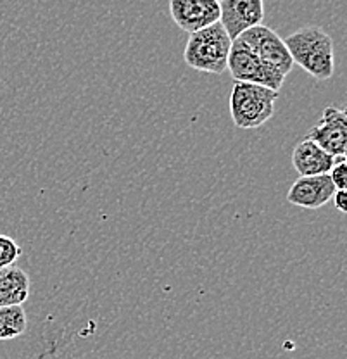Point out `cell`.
<instances>
[{
	"label": "cell",
	"instance_id": "obj_7",
	"mask_svg": "<svg viewBox=\"0 0 347 359\" xmlns=\"http://www.w3.org/2000/svg\"><path fill=\"white\" fill-rule=\"evenodd\" d=\"M264 0H219V25L230 40L263 25Z\"/></svg>",
	"mask_w": 347,
	"mask_h": 359
},
{
	"label": "cell",
	"instance_id": "obj_8",
	"mask_svg": "<svg viewBox=\"0 0 347 359\" xmlns=\"http://www.w3.org/2000/svg\"><path fill=\"white\" fill-rule=\"evenodd\" d=\"M170 14L175 25L190 35L219 22V0H170Z\"/></svg>",
	"mask_w": 347,
	"mask_h": 359
},
{
	"label": "cell",
	"instance_id": "obj_9",
	"mask_svg": "<svg viewBox=\"0 0 347 359\" xmlns=\"http://www.w3.org/2000/svg\"><path fill=\"white\" fill-rule=\"evenodd\" d=\"M335 187L328 175L299 177L287 194V201L302 209H320L332 201Z\"/></svg>",
	"mask_w": 347,
	"mask_h": 359
},
{
	"label": "cell",
	"instance_id": "obj_15",
	"mask_svg": "<svg viewBox=\"0 0 347 359\" xmlns=\"http://www.w3.org/2000/svg\"><path fill=\"white\" fill-rule=\"evenodd\" d=\"M334 204L335 208H337V211H341L342 215H346L347 212V192L346 190H335L334 194Z\"/></svg>",
	"mask_w": 347,
	"mask_h": 359
},
{
	"label": "cell",
	"instance_id": "obj_12",
	"mask_svg": "<svg viewBox=\"0 0 347 359\" xmlns=\"http://www.w3.org/2000/svg\"><path fill=\"white\" fill-rule=\"evenodd\" d=\"M28 328L23 306H6L0 308V340H11L21 337Z\"/></svg>",
	"mask_w": 347,
	"mask_h": 359
},
{
	"label": "cell",
	"instance_id": "obj_13",
	"mask_svg": "<svg viewBox=\"0 0 347 359\" xmlns=\"http://www.w3.org/2000/svg\"><path fill=\"white\" fill-rule=\"evenodd\" d=\"M21 254L23 250L14 238L0 233V269L16 266V261L20 259Z\"/></svg>",
	"mask_w": 347,
	"mask_h": 359
},
{
	"label": "cell",
	"instance_id": "obj_14",
	"mask_svg": "<svg viewBox=\"0 0 347 359\" xmlns=\"http://www.w3.org/2000/svg\"><path fill=\"white\" fill-rule=\"evenodd\" d=\"M332 183H334L335 190H346L347 187V163H346V157H335V164L332 166L330 173Z\"/></svg>",
	"mask_w": 347,
	"mask_h": 359
},
{
	"label": "cell",
	"instance_id": "obj_1",
	"mask_svg": "<svg viewBox=\"0 0 347 359\" xmlns=\"http://www.w3.org/2000/svg\"><path fill=\"white\" fill-rule=\"evenodd\" d=\"M294 65H299L309 76L327 81L335 73L334 40L320 26H304L283 39Z\"/></svg>",
	"mask_w": 347,
	"mask_h": 359
},
{
	"label": "cell",
	"instance_id": "obj_3",
	"mask_svg": "<svg viewBox=\"0 0 347 359\" xmlns=\"http://www.w3.org/2000/svg\"><path fill=\"white\" fill-rule=\"evenodd\" d=\"M278 92L256 83L235 81L230 93V116L237 128H259L275 114Z\"/></svg>",
	"mask_w": 347,
	"mask_h": 359
},
{
	"label": "cell",
	"instance_id": "obj_5",
	"mask_svg": "<svg viewBox=\"0 0 347 359\" xmlns=\"http://www.w3.org/2000/svg\"><path fill=\"white\" fill-rule=\"evenodd\" d=\"M238 39L254 52L263 65L280 71L283 76L290 73L294 66L292 57L287 50L283 39H280L278 33H275L271 28L264 25L254 26V28L242 33Z\"/></svg>",
	"mask_w": 347,
	"mask_h": 359
},
{
	"label": "cell",
	"instance_id": "obj_2",
	"mask_svg": "<svg viewBox=\"0 0 347 359\" xmlns=\"http://www.w3.org/2000/svg\"><path fill=\"white\" fill-rule=\"evenodd\" d=\"M231 40L219 22L190 33L184 57L192 69L209 74H223L229 62Z\"/></svg>",
	"mask_w": 347,
	"mask_h": 359
},
{
	"label": "cell",
	"instance_id": "obj_6",
	"mask_svg": "<svg viewBox=\"0 0 347 359\" xmlns=\"http://www.w3.org/2000/svg\"><path fill=\"white\" fill-rule=\"evenodd\" d=\"M309 140L334 157H346L347 149V116L342 107H325L318 125L311 128Z\"/></svg>",
	"mask_w": 347,
	"mask_h": 359
},
{
	"label": "cell",
	"instance_id": "obj_10",
	"mask_svg": "<svg viewBox=\"0 0 347 359\" xmlns=\"http://www.w3.org/2000/svg\"><path fill=\"white\" fill-rule=\"evenodd\" d=\"M292 164L299 177H318V175L330 173L332 166L335 164V157L304 137L294 149Z\"/></svg>",
	"mask_w": 347,
	"mask_h": 359
},
{
	"label": "cell",
	"instance_id": "obj_11",
	"mask_svg": "<svg viewBox=\"0 0 347 359\" xmlns=\"http://www.w3.org/2000/svg\"><path fill=\"white\" fill-rule=\"evenodd\" d=\"M29 297V276L25 269L11 266L0 269V308L23 306Z\"/></svg>",
	"mask_w": 347,
	"mask_h": 359
},
{
	"label": "cell",
	"instance_id": "obj_4",
	"mask_svg": "<svg viewBox=\"0 0 347 359\" xmlns=\"http://www.w3.org/2000/svg\"><path fill=\"white\" fill-rule=\"evenodd\" d=\"M226 71H230L231 78L235 81L256 83L261 85V87L275 90V92H280L287 78L280 71L263 65L259 57L240 39L231 40Z\"/></svg>",
	"mask_w": 347,
	"mask_h": 359
}]
</instances>
